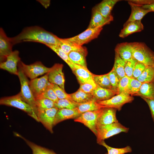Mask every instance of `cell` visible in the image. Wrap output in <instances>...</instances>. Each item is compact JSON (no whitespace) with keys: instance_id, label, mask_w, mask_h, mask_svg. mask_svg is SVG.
<instances>
[{"instance_id":"cell-1","label":"cell","mask_w":154,"mask_h":154,"mask_svg":"<svg viewBox=\"0 0 154 154\" xmlns=\"http://www.w3.org/2000/svg\"><path fill=\"white\" fill-rule=\"evenodd\" d=\"M13 45L23 42H32L46 45H59V38L38 26L27 27L18 35L10 38Z\"/></svg>"},{"instance_id":"cell-2","label":"cell","mask_w":154,"mask_h":154,"mask_svg":"<svg viewBox=\"0 0 154 154\" xmlns=\"http://www.w3.org/2000/svg\"><path fill=\"white\" fill-rule=\"evenodd\" d=\"M133 58L146 66H154V52L144 43L131 42Z\"/></svg>"},{"instance_id":"cell-3","label":"cell","mask_w":154,"mask_h":154,"mask_svg":"<svg viewBox=\"0 0 154 154\" xmlns=\"http://www.w3.org/2000/svg\"><path fill=\"white\" fill-rule=\"evenodd\" d=\"M18 74L21 84V90L19 93L23 100L33 108L37 116L38 112L35 98L29 86V81L22 70L18 65Z\"/></svg>"},{"instance_id":"cell-4","label":"cell","mask_w":154,"mask_h":154,"mask_svg":"<svg viewBox=\"0 0 154 154\" xmlns=\"http://www.w3.org/2000/svg\"><path fill=\"white\" fill-rule=\"evenodd\" d=\"M129 128L119 122L97 127V142L99 144L113 136L121 132L127 133Z\"/></svg>"},{"instance_id":"cell-5","label":"cell","mask_w":154,"mask_h":154,"mask_svg":"<svg viewBox=\"0 0 154 154\" xmlns=\"http://www.w3.org/2000/svg\"><path fill=\"white\" fill-rule=\"evenodd\" d=\"M0 104L21 110L36 121H39L37 116L33 108L23 100L19 93L15 95L1 98L0 100Z\"/></svg>"},{"instance_id":"cell-6","label":"cell","mask_w":154,"mask_h":154,"mask_svg":"<svg viewBox=\"0 0 154 154\" xmlns=\"http://www.w3.org/2000/svg\"><path fill=\"white\" fill-rule=\"evenodd\" d=\"M18 65L21 67L25 75L31 80L47 73L51 69V68L46 67L40 61H37L32 64L27 65L20 61Z\"/></svg>"},{"instance_id":"cell-7","label":"cell","mask_w":154,"mask_h":154,"mask_svg":"<svg viewBox=\"0 0 154 154\" xmlns=\"http://www.w3.org/2000/svg\"><path fill=\"white\" fill-rule=\"evenodd\" d=\"M102 29V27L93 29L87 28L86 30L74 37L65 38L67 41L80 46L87 43L98 36Z\"/></svg>"},{"instance_id":"cell-8","label":"cell","mask_w":154,"mask_h":154,"mask_svg":"<svg viewBox=\"0 0 154 154\" xmlns=\"http://www.w3.org/2000/svg\"><path fill=\"white\" fill-rule=\"evenodd\" d=\"M133 100L132 96L121 93L114 96L108 100L97 102L102 108H112L120 111L124 104L131 102Z\"/></svg>"},{"instance_id":"cell-9","label":"cell","mask_w":154,"mask_h":154,"mask_svg":"<svg viewBox=\"0 0 154 154\" xmlns=\"http://www.w3.org/2000/svg\"><path fill=\"white\" fill-rule=\"evenodd\" d=\"M101 108L97 110L84 113L75 118L74 121L83 124L96 136L97 119Z\"/></svg>"},{"instance_id":"cell-10","label":"cell","mask_w":154,"mask_h":154,"mask_svg":"<svg viewBox=\"0 0 154 154\" xmlns=\"http://www.w3.org/2000/svg\"><path fill=\"white\" fill-rule=\"evenodd\" d=\"M56 108H53L39 112L37 116L39 121L51 133H53L52 128L54 126L56 115L58 110Z\"/></svg>"},{"instance_id":"cell-11","label":"cell","mask_w":154,"mask_h":154,"mask_svg":"<svg viewBox=\"0 0 154 154\" xmlns=\"http://www.w3.org/2000/svg\"><path fill=\"white\" fill-rule=\"evenodd\" d=\"M63 65L59 63L55 64L48 72V80L52 84L59 86L62 90H64L65 78L63 72Z\"/></svg>"},{"instance_id":"cell-12","label":"cell","mask_w":154,"mask_h":154,"mask_svg":"<svg viewBox=\"0 0 154 154\" xmlns=\"http://www.w3.org/2000/svg\"><path fill=\"white\" fill-rule=\"evenodd\" d=\"M20 59L19 52L18 50L13 51L8 56L5 61L0 62V68L12 74L18 75L17 66Z\"/></svg>"},{"instance_id":"cell-13","label":"cell","mask_w":154,"mask_h":154,"mask_svg":"<svg viewBox=\"0 0 154 154\" xmlns=\"http://www.w3.org/2000/svg\"><path fill=\"white\" fill-rule=\"evenodd\" d=\"M48 72L39 78L31 80L29 86L32 92L36 98L42 93L50 84L48 80Z\"/></svg>"},{"instance_id":"cell-14","label":"cell","mask_w":154,"mask_h":154,"mask_svg":"<svg viewBox=\"0 0 154 154\" xmlns=\"http://www.w3.org/2000/svg\"><path fill=\"white\" fill-rule=\"evenodd\" d=\"M117 109L111 107H103L97 118V127L118 122L116 116Z\"/></svg>"},{"instance_id":"cell-15","label":"cell","mask_w":154,"mask_h":154,"mask_svg":"<svg viewBox=\"0 0 154 154\" xmlns=\"http://www.w3.org/2000/svg\"><path fill=\"white\" fill-rule=\"evenodd\" d=\"M73 66L74 68L72 71L76 76L80 84L89 83L97 87L93 79V74L88 68L74 63Z\"/></svg>"},{"instance_id":"cell-16","label":"cell","mask_w":154,"mask_h":154,"mask_svg":"<svg viewBox=\"0 0 154 154\" xmlns=\"http://www.w3.org/2000/svg\"><path fill=\"white\" fill-rule=\"evenodd\" d=\"M13 44L10 38L7 37L2 28L0 29V62L5 61L7 57L13 51Z\"/></svg>"},{"instance_id":"cell-17","label":"cell","mask_w":154,"mask_h":154,"mask_svg":"<svg viewBox=\"0 0 154 154\" xmlns=\"http://www.w3.org/2000/svg\"><path fill=\"white\" fill-rule=\"evenodd\" d=\"M113 20V17L106 18L94 7L93 8L91 18L88 28L93 29L102 27L108 24Z\"/></svg>"},{"instance_id":"cell-18","label":"cell","mask_w":154,"mask_h":154,"mask_svg":"<svg viewBox=\"0 0 154 154\" xmlns=\"http://www.w3.org/2000/svg\"><path fill=\"white\" fill-rule=\"evenodd\" d=\"M143 29L144 26L141 21L125 23L119 36L120 38H124L133 33L141 31Z\"/></svg>"},{"instance_id":"cell-19","label":"cell","mask_w":154,"mask_h":154,"mask_svg":"<svg viewBox=\"0 0 154 154\" xmlns=\"http://www.w3.org/2000/svg\"><path fill=\"white\" fill-rule=\"evenodd\" d=\"M131 9L130 15L125 23L136 21H141L143 18L148 13L151 12L144 8L142 5L127 1Z\"/></svg>"},{"instance_id":"cell-20","label":"cell","mask_w":154,"mask_h":154,"mask_svg":"<svg viewBox=\"0 0 154 154\" xmlns=\"http://www.w3.org/2000/svg\"><path fill=\"white\" fill-rule=\"evenodd\" d=\"M81 115L79 113L77 108L73 109H58L56 115L54 125L65 120L75 119Z\"/></svg>"},{"instance_id":"cell-21","label":"cell","mask_w":154,"mask_h":154,"mask_svg":"<svg viewBox=\"0 0 154 154\" xmlns=\"http://www.w3.org/2000/svg\"><path fill=\"white\" fill-rule=\"evenodd\" d=\"M119 1L118 0H104L94 8L104 17L111 18L113 17L111 14V11L114 7Z\"/></svg>"},{"instance_id":"cell-22","label":"cell","mask_w":154,"mask_h":154,"mask_svg":"<svg viewBox=\"0 0 154 154\" xmlns=\"http://www.w3.org/2000/svg\"><path fill=\"white\" fill-rule=\"evenodd\" d=\"M117 94V90L103 88L98 86L92 93L94 100L96 102L108 100Z\"/></svg>"},{"instance_id":"cell-23","label":"cell","mask_w":154,"mask_h":154,"mask_svg":"<svg viewBox=\"0 0 154 154\" xmlns=\"http://www.w3.org/2000/svg\"><path fill=\"white\" fill-rule=\"evenodd\" d=\"M115 50V53L125 62L133 58L131 42H124L118 44Z\"/></svg>"},{"instance_id":"cell-24","label":"cell","mask_w":154,"mask_h":154,"mask_svg":"<svg viewBox=\"0 0 154 154\" xmlns=\"http://www.w3.org/2000/svg\"><path fill=\"white\" fill-rule=\"evenodd\" d=\"M59 46L62 50L68 55L72 51H80L87 53L86 48L74 43L66 40L65 38H59Z\"/></svg>"},{"instance_id":"cell-25","label":"cell","mask_w":154,"mask_h":154,"mask_svg":"<svg viewBox=\"0 0 154 154\" xmlns=\"http://www.w3.org/2000/svg\"><path fill=\"white\" fill-rule=\"evenodd\" d=\"M136 96H140L141 98L154 99V80L142 83Z\"/></svg>"},{"instance_id":"cell-26","label":"cell","mask_w":154,"mask_h":154,"mask_svg":"<svg viewBox=\"0 0 154 154\" xmlns=\"http://www.w3.org/2000/svg\"><path fill=\"white\" fill-rule=\"evenodd\" d=\"M87 53L80 51H72L68 54L74 63L87 68L86 56Z\"/></svg>"},{"instance_id":"cell-27","label":"cell","mask_w":154,"mask_h":154,"mask_svg":"<svg viewBox=\"0 0 154 154\" xmlns=\"http://www.w3.org/2000/svg\"><path fill=\"white\" fill-rule=\"evenodd\" d=\"M70 95L72 100L79 104L94 100L92 94L86 93L79 88L75 92L70 94Z\"/></svg>"},{"instance_id":"cell-28","label":"cell","mask_w":154,"mask_h":154,"mask_svg":"<svg viewBox=\"0 0 154 154\" xmlns=\"http://www.w3.org/2000/svg\"><path fill=\"white\" fill-rule=\"evenodd\" d=\"M102 108L96 101L93 100L80 104L77 108L79 114H81L85 112L97 110Z\"/></svg>"},{"instance_id":"cell-29","label":"cell","mask_w":154,"mask_h":154,"mask_svg":"<svg viewBox=\"0 0 154 154\" xmlns=\"http://www.w3.org/2000/svg\"><path fill=\"white\" fill-rule=\"evenodd\" d=\"M17 136L23 139L31 149L33 154H56L48 149L38 145L27 139L20 135L15 134Z\"/></svg>"},{"instance_id":"cell-30","label":"cell","mask_w":154,"mask_h":154,"mask_svg":"<svg viewBox=\"0 0 154 154\" xmlns=\"http://www.w3.org/2000/svg\"><path fill=\"white\" fill-rule=\"evenodd\" d=\"M93 77L97 86L104 88L112 89L107 74L101 75L93 74Z\"/></svg>"},{"instance_id":"cell-31","label":"cell","mask_w":154,"mask_h":154,"mask_svg":"<svg viewBox=\"0 0 154 154\" xmlns=\"http://www.w3.org/2000/svg\"><path fill=\"white\" fill-rule=\"evenodd\" d=\"M55 52L70 67L72 70L74 68V63L69 58L67 54L64 52L58 45H45Z\"/></svg>"},{"instance_id":"cell-32","label":"cell","mask_w":154,"mask_h":154,"mask_svg":"<svg viewBox=\"0 0 154 154\" xmlns=\"http://www.w3.org/2000/svg\"><path fill=\"white\" fill-rule=\"evenodd\" d=\"M137 79L142 84L154 81V67L153 66H146L143 72Z\"/></svg>"},{"instance_id":"cell-33","label":"cell","mask_w":154,"mask_h":154,"mask_svg":"<svg viewBox=\"0 0 154 154\" xmlns=\"http://www.w3.org/2000/svg\"><path fill=\"white\" fill-rule=\"evenodd\" d=\"M125 62L115 53L113 68L120 79L125 76L124 68Z\"/></svg>"},{"instance_id":"cell-34","label":"cell","mask_w":154,"mask_h":154,"mask_svg":"<svg viewBox=\"0 0 154 154\" xmlns=\"http://www.w3.org/2000/svg\"><path fill=\"white\" fill-rule=\"evenodd\" d=\"M35 101L38 112L55 107V102L50 100L44 98H40L35 99Z\"/></svg>"},{"instance_id":"cell-35","label":"cell","mask_w":154,"mask_h":154,"mask_svg":"<svg viewBox=\"0 0 154 154\" xmlns=\"http://www.w3.org/2000/svg\"><path fill=\"white\" fill-rule=\"evenodd\" d=\"M98 144L106 149L108 154H123L130 153L132 151L131 147L129 146L122 148H114L107 145L104 141L101 142Z\"/></svg>"},{"instance_id":"cell-36","label":"cell","mask_w":154,"mask_h":154,"mask_svg":"<svg viewBox=\"0 0 154 154\" xmlns=\"http://www.w3.org/2000/svg\"><path fill=\"white\" fill-rule=\"evenodd\" d=\"M80 104L72 100L67 99H59L55 103V107L58 109H73L77 108Z\"/></svg>"},{"instance_id":"cell-37","label":"cell","mask_w":154,"mask_h":154,"mask_svg":"<svg viewBox=\"0 0 154 154\" xmlns=\"http://www.w3.org/2000/svg\"><path fill=\"white\" fill-rule=\"evenodd\" d=\"M130 79V78L125 76L120 79L117 89L118 94L123 93L129 95V86Z\"/></svg>"},{"instance_id":"cell-38","label":"cell","mask_w":154,"mask_h":154,"mask_svg":"<svg viewBox=\"0 0 154 154\" xmlns=\"http://www.w3.org/2000/svg\"><path fill=\"white\" fill-rule=\"evenodd\" d=\"M52 84L51 83L50 85L44 91L35 99L44 98L51 100L55 102H57L59 99L52 88Z\"/></svg>"},{"instance_id":"cell-39","label":"cell","mask_w":154,"mask_h":154,"mask_svg":"<svg viewBox=\"0 0 154 154\" xmlns=\"http://www.w3.org/2000/svg\"><path fill=\"white\" fill-rule=\"evenodd\" d=\"M142 83L137 79L130 78L129 86V94L131 96H136Z\"/></svg>"},{"instance_id":"cell-40","label":"cell","mask_w":154,"mask_h":154,"mask_svg":"<svg viewBox=\"0 0 154 154\" xmlns=\"http://www.w3.org/2000/svg\"><path fill=\"white\" fill-rule=\"evenodd\" d=\"M107 74L112 89L117 91L120 79L114 68L113 67L112 70Z\"/></svg>"},{"instance_id":"cell-41","label":"cell","mask_w":154,"mask_h":154,"mask_svg":"<svg viewBox=\"0 0 154 154\" xmlns=\"http://www.w3.org/2000/svg\"><path fill=\"white\" fill-rule=\"evenodd\" d=\"M137 62L133 58L125 62L124 68L125 76L130 78H132L133 71Z\"/></svg>"},{"instance_id":"cell-42","label":"cell","mask_w":154,"mask_h":154,"mask_svg":"<svg viewBox=\"0 0 154 154\" xmlns=\"http://www.w3.org/2000/svg\"><path fill=\"white\" fill-rule=\"evenodd\" d=\"M52 86L59 99H67L72 100L70 94H67L58 85L52 84Z\"/></svg>"},{"instance_id":"cell-43","label":"cell","mask_w":154,"mask_h":154,"mask_svg":"<svg viewBox=\"0 0 154 154\" xmlns=\"http://www.w3.org/2000/svg\"><path fill=\"white\" fill-rule=\"evenodd\" d=\"M146 66L144 64L137 62L134 69L132 78L137 79L143 72Z\"/></svg>"},{"instance_id":"cell-44","label":"cell","mask_w":154,"mask_h":154,"mask_svg":"<svg viewBox=\"0 0 154 154\" xmlns=\"http://www.w3.org/2000/svg\"><path fill=\"white\" fill-rule=\"evenodd\" d=\"M96 87L91 84L85 83L80 84L79 89L86 93L92 94Z\"/></svg>"},{"instance_id":"cell-45","label":"cell","mask_w":154,"mask_h":154,"mask_svg":"<svg viewBox=\"0 0 154 154\" xmlns=\"http://www.w3.org/2000/svg\"><path fill=\"white\" fill-rule=\"evenodd\" d=\"M148 104L151 115L152 119L154 122V99H149L142 98Z\"/></svg>"},{"instance_id":"cell-46","label":"cell","mask_w":154,"mask_h":154,"mask_svg":"<svg viewBox=\"0 0 154 154\" xmlns=\"http://www.w3.org/2000/svg\"><path fill=\"white\" fill-rule=\"evenodd\" d=\"M142 6L144 8L149 10L151 12H154V3L148 5H142Z\"/></svg>"},{"instance_id":"cell-47","label":"cell","mask_w":154,"mask_h":154,"mask_svg":"<svg viewBox=\"0 0 154 154\" xmlns=\"http://www.w3.org/2000/svg\"><path fill=\"white\" fill-rule=\"evenodd\" d=\"M40 2L45 8H47L49 6L50 1H40Z\"/></svg>"},{"instance_id":"cell-48","label":"cell","mask_w":154,"mask_h":154,"mask_svg":"<svg viewBox=\"0 0 154 154\" xmlns=\"http://www.w3.org/2000/svg\"><path fill=\"white\" fill-rule=\"evenodd\" d=\"M105 154H108L107 153H106Z\"/></svg>"},{"instance_id":"cell-49","label":"cell","mask_w":154,"mask_h":154,"mask_svg":"<svg viewBox=\"0 0 154 154\" xmlns=\"http://www.w3.org/2000/svg\"><path fill=\"white\" fill-rule=\"evenodd\" d=\"M153 66L154 67V66Z\"/></svg>"},{"instance_id":"cell-50","label":"cell","mask_w":154,"mask_h":154,"mask_svg":"<svg viewBox=\"0 0 154 154\" xmlns=\"http://www.w3.org/2000/svg\"></svg>"}]
</instances>
